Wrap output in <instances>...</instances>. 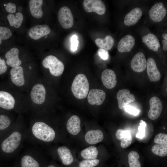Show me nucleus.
Returning a JSON list of instances; mask_svg holds the SVG:
<instances>
[{"label":"nucleus","instance_id":"c85d7f7f","mask_svg":"<svg viewBox=\"0 0 167 167\" xmlns=\"http://www.w3.org/2000/svg\"><path fill=\"white\" fill-rule=\"evenodd\" d=\"M152 152L156 155L164 157L167 155V144H156L152 146Z\"/></svg>","mask_w":167,"mask_h":167},{"label":"nucleus","instance_id":"423d86ee","mask_svg":"<svg viewBox=\"0 0 167 167\" xmlns=\"http://www.w3.org/2000/svg\"><path fill=\"white\" fill-rule=\"evenodd\" d=\"M21 140L20 133L17 131L14 132L2 142V149L6 153H12L19 147Z\"/></svg>","mask_w":167,"mask_h":167},{"label":"nucleus","instance_id":"2f4dec72","mask_svg":"<svg viewBox=\"0 0 167 167\" xmlns=\"http://www.w3.org/2000/svg\"><path fill=\"white\" fill-rule=\"evenodd\" d=\"M12 35V32L9 28L0 26V45L3 41L9 39L11 36Z\"/></svg>","mask_w":167,"mask_h":167},{"label":"nucleus","instance_id":"20e7f679","mask_svg":"<svg viewBox=\"0 0 167 167\" xmlns=\"http://www.w3.org/2000/svg\"><path fill=\"white\" fill-rule=\"evenodd\" d=\"M19 101H27L26 97H23L15 90L13 93L0 91V107L6 110L13 109Z\"/></svg>","mask_w":167,"mask_h":167},{"label":"nucleus","instance_id":"f257e3e1","mask_svg":"<svg viewBox=\"0 0 167 167\" xmlns=\"http://www.w3.org/2000/svg\"><path fill=\"white\" fill-rule=\"evenodd\" d=\"M10 79L16 88L29 89L33 82L36 79L35 76L28 75L23 67L19 66L12 68L10 72Z\"/></svg>","mask_w":167,"mask_h":167},{"label":"nucleus","instance_id":"ea45409f","mask_svg":"<svg viewBox=\"0 0 167 167\" xmlns=\"http://www.w3.org/2000/svg\"><path fill=\"white\" fill-rule=\"evenodd\" d=\"M98 54L100 57L104 60H107L109 58V54L107 50L101 48L98 50Z\"/></svg>","mask_w":167,"mask_h":167},{"label":"nucleus","instance_id":"5701e85b","mask_svg":"<svg viewBox=\"0 0 167 167\" xmlns=\"http://www.w3.org/2000/svg\"><path fill=\"white\" fill-rule=\"evenodd\" d=\"M117 138L121 140V146L123 148L129 146L132 142V137L130 132L121 129L117 130L116 133Z\"/></svg>","mask_w":167,"mask_h":167},{"label":"nucleus","instance_id":"f3484780","mask_svg":"<svg viewBox=\"0 0 167 167\" xmlns=\"http://www.w3.org/2000/svg\"><path fill=\"white\" fill-rule=\"evenodd\" d=\"M19 51L17 48L14 47L8 51L5 57L6 59V64L12 68L20 66L22 61L19 58Z\"/></svg>","mask_w":167,"mask_h":167},{"label":"nucleus","instance_id":"4c0bfd02","mask_svg":"<svg viewBox=\"0 0 167 167\" xmlns=\"http://www.w3.org/2000/svg\"><path fill=\"white\" fill-rule=\"evenodd\" d=\"M124 108L126 112L130 114L136 116L139 114V110L132 106L128 105Z\"/></svg>","mask_w":167,"mask_h":167},{"label":"nucleus","instance_id":"58836bf2","mask_svg":"<svg viewBox=\"0 0 167 167\" xmlns=\"http://www.w3.org/2000/svg\"><path fill=\"white\" fill-rule=\"evenodd\" d=\"M16 8L15 4L12 2L7 3L5 6V9L6 11L11 14L15 12Z\"/></svg>","mask_w":167,"mask_h":167},{"label":"nucleus","instance_id":"c03bdc74","mask_svg":"<svg viewBox=\"0 0 167 167\" xmlns=\"http://www.w3.org/2000/svg\"><path fill=\"white\" fill-rule=\"evenodd\" d=\"M162 37L165 40H167V34L166 33H164L162 34Z\"/></svg>","mask_w":167,"mask_h":167},{"label":"nucleus","instance_id":"a18cd8bd","mask_svg":"<svg viewBox=\"0 0 167 167\" xmlns=\"http://www.w3.org/2000/svg\"><path fill=\"white\" fill-rule=\"evenodd\" d=\"M47 167H57L53 165H50L48 166Z\"/></svg>","mask_w":167,"mask_h":167},{"label":"nucleus","instance_id":"393cba45","mask_svg":"<svg viewBox=\"0 0 167 167\" xmlns=\"http://www.w3.org/2000/svg\"><path fill=\"white\" fill-rule=\"evenodd\" d=\"M142 41L150 49L157 51L160 47L159 41L153 34L149 33L142 37Z\"/></svg>","mask_w":167,"mask_h":167},{"label":"nucleus","instance_id":"c9c22d12","mask_svg":"<svg viewBox=\"0 0 167 167\" xmlns=\"http://www.w3.org/2000/svg\"><path fill=\"white\" fill-rule=\"evenodd\" d=\"M23 20V16L22 14L19 12L16 13L14 27L16 28H19L21 26Z\"/></svg>","mask_w":167,"mask_h":167},{"label":"nucleus","instance_id":"6ab92c4d","mask_svg":"<svg viewBox=\"0 0 167 167\" xmlns=\"http://www.w3.org/2000/svg\"><path fill=\"white\" fill-rule=\"evenodd\" d=\"M81 121L76 115L72 116L67 121L66 128L68 131L73 135L78 134L81 130Z\"/></svg>","mask_w":167,"mask_h":167},{"label":"nucleus","instance_id":"0eeeda50","mask_svg":"<svg viewBox=\"0 0 167 167\" xmlns=\"http://www.w3.org/2000/svg\"><path fill=\"white\" fill-rule=\"evenodd\" d=\"M59 21L64 29L71 28L74 24V18L70 9L67 6H63L59 10L58 14Z\"/></svg>","mask_w":167,"mask_h":167},{"label":"nucleus","instance_id":"2eb2a0df","mask_svg":"<svg viewBox=\"0 0 167 167\" xmlns=\"http://www.w3.org/2000/svg\"><path fill=\"white\" fill-rule=\"evenodd\" d=\"M101 79L104 85L107 88L111 89L116 86L117 83L115 72L110 69H106L102 72Z\"/></svg>","mask_w":167,"mask_h":167},{"label":"nucleus","instance_id":"c756f323","mask_svg":"<svg viewBox=\"0 0 167 167\" xmlns=\"http://www.w3.org/2000/svg\"><path fill=\"white\" fill-rule=\"evenodd\" d=\"M22 167H40L39 163L30 156L26 155L21 159Z\"/></svg>","mask_w":167,"mask_h":167},{"label":"nucleus","instance_id":"f704fd0d","mask_svg":"<svg viewBox=\"0 0 167 167\" xmlns=\"http://www.w3.org/2000/svg\"><path fill=\"white\" fill-rule=\"evenodd\" d=\"M154 141L157 144H167V135L164 133H160L155 137Z\"/></svg>","mask_w":167,"mask_h":167},{"label":"nucleus","instance_id":"cd10ccee","mask_svg":"<svg viewBox=\"0 0 167 167\" xmlns=\"http://www.w3.org/2000/svg\"><path fill=\"white\" fill-rule=\"evenodd\" d=\"M139 156L136 152L132 151L128 155V162L129 167H141V165L139 161Z\"/></svg>","mask_w":167,"mask_h":167},{"label":"nucleus","instance_id":"79ce46f5","mask_svg":"<svg viewBox=\"0 0 167 167\" xmlns=\"http://www.w3.org/2000/svg\"><path fill=\"white\" fill-rule=\"evenodd\" d=\"M7 18L10 25L11 27L14 26L15 20V16L13 14H10L7 15Z\"/></svg>","mask_w":167,"mask_h":167},{"label":"nucleus","instance_id":"1a4fd4ad","mask_svg":"<svg viewBox=\"0 0 167 167\" xmlns=\"http://www.w3.org/2000/svg\"><path fill=\"white\" fill-rule=\"evenodd\" d=\"M150 109L148 116L152 120H155L160 116L163 109V105L161 100L156 96L152 97L149 101Z\"/></svg>","mask_w":167,"mask_h":167},{"label":"nucleus","instance_id":"37998d69","mask_svg":"<svg viewBox=\"0 0 167 167\" xmlns=\"http://www.w3.org/2000/svg\"><path fill=\"white\" fill-rule=\"evenodd\" d=\"M163 49L166 51L167 50V41L165 40L162 41Z\"/></svg>","mask_w":167,"mask_h":167},{"label":"nucleus","instance_id":"f03ea898","mask_svg":"<svg viewBox=\"0 0 167 167\" xmlns=\"http://www.w3.org/2000/svg\"><path fill=\"white\" fill-rule=\"evenodd\" d=\"M89 89L88 80L86 76L82 74L77 75L72 82L71 89L75 97L79 99L85 98Z\"/></svg>","mask_w":167,"mask_h":167},{"label":"nucleus","instance_id":"b1692460","mask_svg":"<svg viewBox=\"0 0 167 167\" xmlns=\"http://www.w3.org/2000/svg\"><path fill=\"white\" fill-rule=\"evenodd\" d=\"M42 0H30L29 1L30 12L32 16L36 19H39L43 16L42 6Z\"/></svg>","mask_w":167,"mask_h":167},{"label":"nucleus","instance_id":"72a5a7b5","mask_svg":"<svg viewBox=\"0 0 167 167\" xmlns=\"http://www.w3.org/2000/svg\"><path fill=\"white\" fill-rule=\"evenodd\" d=\"M146 124L142 120L140 121L139 125L138 127V132L136 135V137L139 139L143 138L145 136V130Z\"/></svg>","mask_w":167,"mask_h":167},{"label":"nucleus","instance_id":"9d476101","mask_svg":"<svg viewBox=\"0 0 167 167\" xmlns=\"http://www.w3.org/2000/svg\"><path fill=\"white\" fill-rule=\"evenodd\" d=\"M118 107L122 109L130 103L135 100L134 95L130 93V91L127 89L120 90L116 95Z\"/></svg>","mask_w":167,"mask_h":167},{"label":"nucleus","instance_id":"9b49d317","mask_svg":"<svg viewBox=\"0 0 167 167\" xmlns=\"http://www.w3.org/2000/svg\"><path fill=\"white\" fill-rule=\"evenodd\" d=\"M167 11L162 2L155 4L149 11V15L151 19L154 22H159L164 18Z\"/></svg>","mask_w":167,"mask_h":167},{"label":"nucleus","instance_id":"a19ab883","mask_svg":"<svg viewBox=\"0 0 167 167\" xmlns=\"http://www.w3.org/2000/svg\"><path fill=\"white\" fill-rule=\"evenodd\" d=\"M7 67L5 61L0 57V75L4 73L7 71Z\"/></svg>","mask_w":167,"mask_h":167},{"label":"nucleus","instance_id":"ddd939ff","mask_svg":"<svg viewBox=\"0 0 167 167\" xmlns=\"http://www.w3.org/2000/svg\"><path fill=\"white\" fill-rule=\"evenodd\" d=\"M131 65L135 72L140 73L144 71L147 66V61L143 54L141 52L136 54L131 61Z\"/></svg>","mask_w":167,"mask_h":167},{"label":"nucleus","instance_id":"a211bd4d","mask_svg":"<svg viewBox=\"0 0 167 167\" xmlns=\"http://www.w3.org/2000/svg\"><path fill=\"white\" fill-rule=\"evenodd\" d=\"M135 43L134 38L131 35H126L120 41L118 45V49L120 53L129 52L134 47Z\"/></svg>","mask_w":167,"mask_h":167},{"label":"nucleus","instance_id":"4be33fe9","mask_svg":"<svg viewBox=\"0 0 167 167\" xmlns=\"http://www.w3.org/2000/svg\"><path fill=\"white\" fill-rule=\"evenodd\" d=\"M104 139L102 132L100 130H91L88 131L85 136L86 141L90 144H94L102 141Z\"/></svg>","mask_w":167,"mask_h":167},{"label":"nucleus","instance_id":"e433bc0d","mask_svg":"<svg viewBox=\"0 0 167 167\" xmlns=\"http://www.w3.org/2000/svg\"><path fill=\"white\" fill-rule=\"evenodd\" d=\"M71 50L73 51H76L77 49L79 41L78 37L75 35H73L71 38Z\"/></svg>","mask_w":167,"mask_h":167},{"label":"nucleus","instance_id":"6e6552de","mask_svg":"<svg viewBox=\"0 0 167 167\" xmlns=\"http://www.w3.org/2000/svg\"><path fill=\"white\" fill-rule=\"evenodd\" d=\"M83 5L84 10L88 13L95 12L101 15L106 11L105 6L101 0H85Z\"/></svg>","mask_w":167,"mask_h":167},{"label":"nucleus","instance_id":"412c9836","mask_svg":"<svg viewBox=\"0 0 167 167\" xmlns=\"http://www.w3.org/2000/svg\"><path fill=\"white\" fill-rule=\"evenodd\" d=\"M57 152L62 164L66 166L71 165L74 161V157L70 150L64 146L59 147Z\"/></svg>","mask_w":167,"mask_h":167},{"label":"nucleus","instance_id":"f8f14e48","mask_svg":"<svg viewBox=\"0 0 167 167\" xmlns=\"http://www.w3.org/2000/svg\"><path fill=\"white\" fill-rule=\"evenodd\" d=\"M51 29L48 25L41 24L35 26L31 28L28 31L29 37L34 40H38L49 34Z\"/></svg>","mask_w":167,"mask_h":167},{"label":"nucleus","instance_id":"7c9ffc66","mask_svg":"<svg viewBox=\"0 0 167 167\" xmlns=\"http://www.w3.org/2000/svg\"><path fill=\"white\" fill-rule=\"evenodd\" d=\"M100 163V160L97 159L84 160L79 162L77 167H96Z\"/></svg>","mask_w":167,"mask_h":167},{"label":"nucleus","instance_id":"bb28decb","mask_svg":"<svg viewBox=\"0 0 167 167\" xmlns=\"http://www.w3.org/2000/svg\"><path fill=\"white\" fill-rule=\"evenodd\" d=\"M98 154L96 148L91 146L86 148L81 152L82 157L84 160H93L96 159Z\"/></svg>","mask_w":167,"mask_h":167},{"label":"nucleus","instance_id":"7ed1b4c3","mask_svg":"<svg viewBox=\"0 0 167 167\" xmlns=\"http://www.w3.org/2000/svg\"><path fill=\"white\" fill-rule=\"evenodd\" d=\"M34 136L38 139L45 142H50L54 139L55 133L49 126L41 122H35L32 127Z\"/></svg>","mask_w":167,"mask_h":167},{"label":"nucleus","instance_id":"4468645a","mask_svg":"<svg viewBox=\"0 0 167 167\" xmlns=\"http://www.w3.org/2000/svg\"><path fill=\"white\" fill-rule=\"evenodd\" d=\"M106 94L104 91L98 89L91 90L88 96V101L91 105H100L104 102Z\"/></svg>","mask_w":167,"mask_h":167},{"label":"nucleus","instance_id":"473e14b6","mask_svg":"<svg viewBox=\"0 0 167 167\" xmlns=\"http://www.w3.org/2000/svg\"><path fill=\"white\" fill-rule=\"evenodd\" d=\"M11 123V120L7 116L0 115V130H3L7 128Z\"/></svg>","mask_w":167,"mask_h":167},{"label":"nucleus","instance_id":"a878e982","mask_svg":"<svg viewBox=\"0 0 167 167\" xmlns=\"http://www.w3.org/2000/svg\"><path fill=\"white\" fill-rule=\"evenodd\" d=\"M95 42L98 47L109 50L113 46L114 41L111 36L107 35L104 39L98 38L96 39Z\"/></svg>","mask_w":167,"mask_h":167},{"label":"nucleus","instance_id":"39448f33","mask_svg":"<svg viewBox=\"0 0 167 167\" xmlns=\"http://www.w3.org/2000/svg\"><path fill=\"white\" fill-rule=\"evenodd\" d=\"M42 64L44 68L49 69L50 74L54 76H60L64 70V66L62 62L52 55L45 57L42 61Z\"/></svg>","mask_w":167,"mask_h":167},{"label":"nucleus","instance_id":"aec40b11","mask_svg":"<svg viewBox=\"0 0 167 167\" xmlns=\"http://www.w3.org/2000/svg\"><path fill=\"white\" fill-rule=\"evenodd\" d=\"M142 15V12L140 8H135L125 16L124 19V23L127 26H130L136 24L140 19Z\"/></svg>","mask_w":167,"mask_h":167},{"label":"nucleus","instance_id":"dca6fc26","mask_svg":"<svg viewBox=\"0 0 167 167\" xmlns=\"http://www.w3.org/2000/svg\"><path fill=\"white\" fill-rule=\"evenodd\" d=\"M146 67L148 75L150 80L155 82L159 80L161 77V73L153 58H150L148 59Z\"/></svg>","mask_w":167,"mask_h":167}]
</instances>
